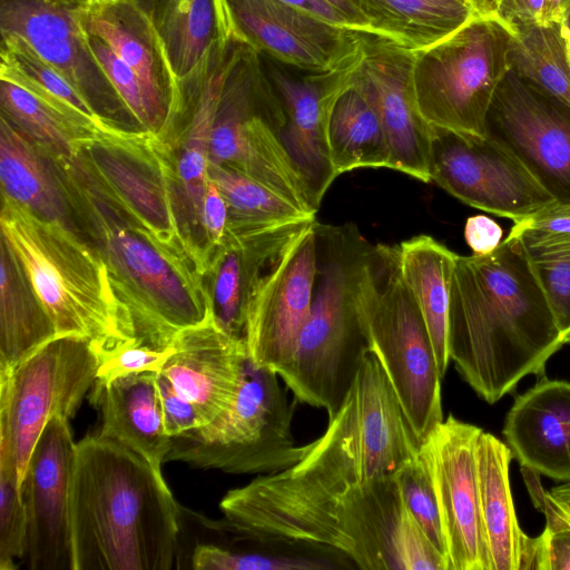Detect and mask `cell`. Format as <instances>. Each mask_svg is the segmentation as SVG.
Returning <instances> with one entry per match:
<instances>
[{"instance_id":"obj_1","label":"cell","mask_w":570,"mask_h":570,"mask_svg":"<svg viewBox=\"0 0 570 570\" xmlns=\"http://www.w3.org/2000/svg\"><path fill=\"white\" fill-rule=\"evenodd\" d=\"M564 343L520 240L509 234L487 255L456 256L449 355L463 381L493 404L542 374Z\"/></svg>"},{"instance_id":"obj_2","label":"cell","mask_w":570,"mask_h":570,"mask_svg":"<svg viewBox=\"0 0 570 570\" xmlns=\"http://www.w3.org/2000/svg\"><path fill=\"white\" fill-rule=\"evenodd\" d=\"M219 510L243 530L327 547L361 570H449L409 512L399 476L327 491L258 475L227 491Z\"/></svg>"},{"instance_id":"obj_3","label":"cell","mask_w":570,"mask_h":570,"mask_svg":"<svg viewBox=\"0 0 570 570\" xmlns=\"http://www.w3.org/2000/svg\"><path fill=\"white\" fill-rule=\"evenodd\" d=\"M73 570H169L180 504L161 472L98 434L76 442L70 485Z\"/></svg>"},{"instance_id":"obj_4","label":"cell","mask_w":570,"mask_h":570,"mask_svg":"<svg viewBox=\"0 0 570 570\" xmlns=\"http://www.w3.org/2000/svg\"><path fill=\"white\" fill-rule=\"evenodd\" d=\"M50 158L73 226L102 257L136 337L166 350L181 331L204 322L213 304L196 261L153 237L99 191L70 157Z\"/></svg>"},{"instance_id":"obj_5","label":"cell","mask_w":570,"mask_h":570,"mask_svg":"<svg viewBox=\"0 0 570 570\" xmlns=\"http://www.w3.org/2000/svg\"><path fill=\"white\" fill-rule=\"evenodd\" d=\"M0 227L59 337L89 341L100 362L137 340L102 257L73 226L39 217L1 195Z\"/></svg>"},{"instance_id":"obj_6","label":"cell","mask_w":570,"mask_h":570,"mask_svg":"<svg viewBox=\"0 0 570 570\" xmlns=\"http://www.w3.org/2000/svg\"><path fill=\"white\" fill-rule=\"evenodd\" d=\"M317 274L311 311L292 361L278 376L295 401L335 415L370 353L358 312L372 245L353 224H316Z\"/></svg>"},{"instance_id":"obj_7","label":"cell","mask_w":570,"mask_h":570,"mask_svg":"<svg viewBox=\"0 0 570 570\" xmlns=\"http://www.w3.org/2000/svg\"><path fill=\"white\" fill-rule=\"evenodd\" d=\"M419 446L380 362L368 353L324 433L305 444L294 465L267 475L282 484L341 491L399 476Z\"/></svg>"},{"instance_id":"obj_8","label":"cell","mask_w":570,"mask_h":570,"mask_svg":"<svg viewBox=\"0 0 570 570\" xmlns=\"http://www.w3.org/2000/svg\"><path fill=\"white\" fill-rule=\"evenodd\" d=\"M368 352L380 362L419 442L444 420L442 376L420 309L399 266V246L376 245L358 291Z\"/></svg>"},{"instance_id":"obj_9","label":"cell","mask_w":570,"mask_h":570,"mask_svg":"<svg viewBox=\"0 0 570 570\" xmlns=\"http://www.w3.org/2000/svg\"><path fill=\"white\" fill-rule=\"evenodd\" d=\"M512 38L509 27L484 12L449 37L413 50L412 94L434 130L485 136L490 106L510 70Z\"/></svg>"},{"instance_id":"obj_10","label":"cell","mask_w":570,"mask_h":570,"mask_svg":"<svg viewBox=\"0 0 570 570\" xmlns=\"http://www.w3.org/2000/svg\"><path fill=\"white\" fill-rule=\"evenodd\" d=\"M70 158L99 191L158 242L189 254L203 272L166 140L111 124Z\"/></svg>"},{"instance_id":"obj_11","label":"cell","mask_w":570,"mask_h":570,"mask_svg":"<svg viewBox=\"0 0 570 570\" xmlns=\"http://www.w3.org/2000/svg\"><path fill=\"white\" fill-rule=\"evenodd\" d=\"M277 373L248 360L232 406L214 421L171 438L166 462L230 474H272L298 462L289 403Z\"/></svg>"},{"instance_id":"obj_12","label":"cell","mask_w":570,"mask_h":570,"mask_svg":"<svg viewBox=\"0 0 570 570\" xmlns=\"http://www.w3.org/2000/svg\"><path fill=\"white\" fill-rule=\"evenodd\" d=\"M99 365L89 341L61 336L11 371L0 372V470L20 489L45 426L57 415L75 416Z\"/></svg>"},{"instance_id":"obj_13","label":"cell","mask_w":570,"mask_h":570,"mask_svg":"<svg viewBox=\"0 0 570 570\" xmlns=\"http://www.w3.org/2000/svg\"><path fill=\"white\" fill-rule=\"evenodd\" d=\"M316 224L308 222L287 242L247 305L248 357L277 374L292 361L311 311L317 274Z\"/></svg>"},{"instance_id":"obj_14","label":"cell","mask_w":570,"mask_h":570,"mask_svg":"<svg viewBox=\"0 0 570 570\" xmlns=\"http://www.w3.org/2000/svg\"><path fill=\"white\" fill-rule=\"evenodd\" d=\"M482 431L449 414L419 446L439 505L449 570H490L476 459Z\"/></svg>"},{"instance_id":"obj_15","label":"cell","mask_w":570,"mask_h":570,"mask_svg":"<svg viewBox=\"0 0 570 570\" xmlns=\"http://www.w3.org/2000/svg\"><path fill=\"white\" fill-rule=\"evenodd\" d=\"M431 181L462 203L513 223L554 202L518 158L488 136L435 130Z\"/></svg>"},{"instance_id":"obj_16","label":"cell","mask_w":570,"mask_h":570,"mask_svg":"<svg viewBox=\"0 0 570 570\" xmlns=\"http://www.w3.org/2000/svg\"><path fill=\"white\" fill-rule=\"evenodd\" d=\"M485 136L510 151L558 203H570V108L511 69L490 106Z\"/></svg>"},{"instance_id":"obj_17","label":"cell","mask_w":570,"mask_h":570,"mask_svg":"<svg viewBox=\"0 0 570 570\" xmlns=\"http://www.w3.org/2000/svg\"><path fill=\"white\" fill-rule=\"evenodd\" d=\"M242 42L243 39L235 38L214 46L199 65L180 79V108L158 135L171 147L191 239L204 269L206 245L202 206L209 180V141L223 90Z\"/></svg>"},{"instance_id":"obj_18","label":"cell","mask_w":570,"mask_h":570,"mask_svg":"<svg viewBox=\"0 0 570 570\" xmlns=\"http://www.w3.org/2000/svg\"><path fill=\"white\" fill-rule=\"evenodd\" d=\"M76 442L70 420L57 415L37 441L22 483L27 533L22 561L29 570H73L70 485Z\"/></svg>"},{"instance_id":"obj_19","label":"cell","mask_w":570,"mask_h":570,"mask_svg":"<svg viewBox=\"0 0 570 570\" xmlns=\"http://www.w3.org/2000/svg\"><path fill=\"white\" fill-rule=\"evenodd\" d=\"M80 6L71 0H1L0 32L26 40L98 114L117 122L115 116L128 114L94 57Z\"/></svg>"},{"instance_id":"obj_20","label":"cell","mask_w":570,"mask_h":570,"mask_svg":"<svg viewBox=\"0 0 570 570\" xmlns=\"http://www.w3.org/2000/svg\"><path fill=\"white\" fill-rule=\"evenodd\" d=\"M243 39L259 53L325 75L358 60L367 36L333 24L279 0H227Z\"/></svg>"},{"instance_id":"obj_21","label":"cell","mask_w":570,"mask_h":570,"mask_svg":"<svg viewBox=\"0 0 570 570\" xmlns=\"http://www.w3.org/2000/svg\"><path fill=\"white\" fill-rule=\"evenodd\" d=\"M413 50L368 37L360 73L375 99L390 146V168L431 181L435 130L421 117L411 89Z\"/></svg>"},{"instance_id":"obj_22","label":"cell","mask_w":570,"mask_h":570,"mask_svg":"<svg viewBox=\"0 0 570 570\" xmlns=\"http://www.w3.org/2000/svg\"><path fill=\"white\" fill-rule=\"evenodd\" d=\"M87 32L98 37L138 77L158 134L181 105V85L166 47L139 0L80 6Z\"/></svg>"},{"instance_id":"obj_23","label":"cell","mask_w":570,"mask_h":570,"mask_svg":"<svg viewBox=\"0 0 570 570\" xmlns=\"http://www.w3.org/2000/svg\"><path fill=\"white\" fill-rule=\"evenodd\" d=\"M171 346L161 373L194 404L204 425L219 417L243 382L249 360L244 337L222 327L213 309L204 322L181 331Z\"/></svg>"},{"instance_id":"obj_24","label":"cell","mask_w":570,"mask_h":570,"mask_svg":"<svg viewBox=\"0 0 570 570\" xmlns=\"http://www.w3.org/2000/svg\"><path fill=\"white\" fill-rule=\"evenodd\" d=\"M362 58L337 71L312 73L303 79H295L277 69L272 70L286 116L283 139L317 209L337 177L328 141L331 110Z\"/></svg>"},{"instance_id":"obj_25","label":"cell","mask_w":570,"mask_h":570,"mask_svg":"<svg viewBox=\"0 0 570 570\" xmlns=\"http://www.w3.org/2000/svg\"><path fill=\"white\" fill-rule=\"evenodd\" d=\"M502 434L520 466L570 481V382L542 377L518 395Z\"/></svg>"},{"instance_id":"obj_26","label":"cell","mask_w":570,"mask_h":570,"mask_svg":"<svg viewBox=\"0 0 570 570\" xmlns=\"http://www.w3.org/2000/svg\"><path fill=\"white\" fill-rule=\"evenodd\" d=\"M311 220L225 234L208 259L204 278L215 317L227 332L244 337L247 305L257 283L287 242Z\"/></svg>"},{"instance_id":"obj_27","label":"cell","mask_w":570,"mask_h":570,"mask_svg":"<svg viewBox=\"0 0 570 570\" xmlns=\"http://www.w3.org/2000/svg\"><path fill=\"white\" fill-rule=\"evenodd\" d=\"M195 543L188 556L194 570H340L354 569L342 553L327 547L261 535L243 530L225 517L206 522L214 535Z\"/></svg>"},{"instance_id":"obj_28","label":"cell","mask_w":570,"mask_h":570,"mask_svg":"<svg viewBox=\"0 0 570 570\" xmlns=\"http://www.w3.org/2000/svg\"><path fill=\"white\" fill-rule=\"evenodd\" d=\"M512 458L507 443L482 431L476 459L490 570H535L537 541L520 528L511 494L509 468Z\"/></svg>"},{"instance_id":"obj_29","label":"cell","mask_w":570,"mask_h":570,"mask_svg":"<svg viewBox=\"0 0 570 570\" xmlns=\"http://www.w3.org/2000/svg\"><path fill=\"white\" fill-rule=\"evenodd\" d=\"M90 401L101 414L97 434L120 443L161 472L171 438L164 428L156 373L130 374L109 385L95 383Z\"/></svg>"},{"instance_id":"obj_30","label":"cell","mask_w":570,"mask_h":570,"mask_svg":"<svg viewBox=\"0 0 570 570\" xmlns=\"http://www.w3.org/2000/svg\"><path fill=\"white\" fill-rule=\"evenodd\" d=\"M1 116L45 153L72 157L112 120H96L52 96L0 79Z\"/></svg>"},{"instance_id":"obj_31","label":"cell","mask_w":570,"mask_h":570,"mask_svg":"<svg viewBox=\"0 0 570 570\" xmlns=\"http://www.w3.org/2000/svg\"><path fill=\"white\" fill-rule=\"evenodd\" d=\"M158 31L175 73L187 77L216 45L242 38L227 0H139Z\"/></svg>"},{"instance_id":"obj_32","label":"cell","mask_w":570,"mask_h":570,"mask_svg":"<svg viewBox=\"0 0 570 570\" xmlns=\"http://www.w3.org/2000/svg\"><path fill=\"white\" fill-rule=\"evenodd\" d=\"M399 246V266L425 323L439 372L450 365L449 307L458 254L429 235H417Z\"/></svg>"},{"instance_id":"obj_33","label":"cell","mask_w":570,"mask_h":570,"mask_svg":"<svg viewBox=\"0 0 570 570\" xmlns=\"http://www.w3.org/2000/svg\"><path fill=\"white\" fill-rule=\"evenodd\" d=\"M328 141L337 177L360 168H390V146L360 66L333 104Z\"/></svg>"},{"instance_id":"obj_34","label":"cell","mask_w":570,"mask_h":570,"mask_svg":"<svg viewBox=\"0 0 570 570\" xmlns=\"http://www.w3.org/2000/svg\"><path fill=\"white\" fill-rule=\"evenodd\" d=\"M59 337L20 259L0 236V372Z\"/></svg>"},{"instance_id":"obj_35","label":"cell","mask_w":570,"mask_h":570,"mask_svg":"<svg viewBox=\"0 0 570 570\" xmlns=\"http://www.w3.org/2000/svg\"><path fill=\"white\" fill-rule=\"evenodd\" d=\"M0 184L1 195L39 217L59 219L73 226L69 205L51 158L2 116Z\"/></svg>"},{"instance_id":"obj_36","label":"cell","mask_w":570,"mask_h":570,"mask_svg":"<svg viewBox=\"0 0 570 570\" xmlns=\"http://www.w3.org/2000/svg\"><path fill=\"white\" fill-rule=\"evenodd\" d=\"M368 18L397 45L429 47L484 13L478 0H355Z\"/></svg>"},{"instance_id":"obj_37","label":"cell","mask_w":570,"mask_h":570,"mask_svg":"<svg viewBox=\"0 0 570 570\" xmlns=\"http://www.w3.org/2000/svg\"><path fill=\"white\" fill-rule=\"evenodd\" d=\"M509 63L528 85L570 108V58L562 23L513 29Z\"/></svg>"},{"instance_id":"obj_38","label":"cell","mask_w":570,"mask_h":570,"mask_svg":"<svg viewBox=\"0 0 570 570\" xmlns=\"http://www.w3.org/2000/svg\"><path fill=\"white\" fill-rule=\"evenodd\" d=\"M208 178L216 185L227 205L226 234H245L316 218L230 166L209 163Z\"/></svg>"},{"instance_id":"obj_39","label":"cell","mask_w":570,"mask_h":570,"mask_svg":"<svg viewBox=\"0 0 570 570\" xmlns=\"http://www.w3.org/2000/svg\"><path fill=\"white\" fill-rule=\"evenodd\" d=\"M522 244L553 313L564 344L570 343V236L510 230Z\"/></svg>"},{"instance_id":"obj_40","label":"cell","mask_w":570,"mask_h":570,"mask_svg":"<svg viewBox=\"0 0 570 570\" xmlns=\"http://www.w3.org/2000/svg\"><path fill=\"white\" fill-rule=\"evenodd\" d=\"M532 503L546 515V528L537 539L535 570H570V510L554 500L540 475L521 466Z\"/></svg>"},{"instance_id":"obj_41","label":"cell","mask_w":570,"mask_h":570,"mask_svg":"<svg viewBox=\"0 0 570 570\" xmlns=\"http://www.w3.org/2000/svg\"><path fill=\"white\" fill-rule=\"evenodd\" d=\"M87 33L94 57L129 117L137 124L139 129L158 134L138 77L108 45L98 37L89 32Z\"/></svg>"},{"instance_id":"obj_42","label":"cell","mask_w":570,"mask_h":570,"mask_svg":"<svg viewBox=\"0 0 570 570\" xmlns=\"http://www.w3.org/2000/svg\"><path fill=\"white\" fill-rule=\"evenodd\" d=\"M399 481L409 512L432 546L446 559V548L436 497L430 474L419 453L401 471Z\"/></svg>"},{"instance_id":"obj_43","label":"cell","mask_w":570,"mask_h":570,"mask_svg":"<svg viewBox=\"0 0 570 570\" xmlns=\"http://www.w3.org/2000/svg\"><path fill=\"white\" fill-rule=\"evenodd\" d=\"M27 512L16 479L0 470V570L17 569L16 560L24 552Z\"/></svg>"},{"instance_id":"obj_44","label":"cell","mask_w":570,"mask_h":570,"mask_svg":"<svg viewBox=\"0 0 570 570\" xmlns=\"http://www.w3.org/2000/svg\"><path fill=\"white\" fill-rule=\"evenodd\" d=\"M173 353V346L156 350L142 344L138 338L105 356L97 372V384L109 385L119 377L141 372H161Z\"/></svg>"},{"instance_id":"obj_45","label":"cell","mask_w":570,"mask_h":570,"mask_svg":"<svg viewBox=\"0 0 570 570\" xmlns=\"http://www.w3.org/2000/svg\"><path fill=\"white\" fill-rule=\"evenodd\" d=\"M165 432L175 438L198 429L204 422L191 402L180 395L170 380L161 372L156 373Z\"/></svg>"},{"instance_id":"obj_46","label":"cell","mask_w":570,"mask_h":570,"mask_svg":"<svg viewBox=\"0 0 570 570\" xmlns=\"http://www.w3.org/2000/svg\"><path fill=\"white\" fill-rule=\"evenodd\" d=\"M227 220L228 210L226 202L216 185L209 179L202 206V229L206 245V266L212 253L224 240Z\"/></svg>"},{"instance_id":"obj_47","label":"cell","mask_w":570,"mask_h":570,"mask_svg":"<svg viewBox=\"0 0 570 570\" xmlns=\"http://www.w3.org/2000/svg\"><path fill=\"white\" fill-rule=\"evenodd\" d=\"M485 12H490L513 29L546 23L547 0H482Z\"/></svg>"},{"instance_id":"obj_48","label":"cell","mask_w":570,"mask_h":570,"mask_svg":"<svg viewBox=\"0 0 570 570\" xmlns=\"http://www.w3.org/2000/svg\"><path fill=\"white\" fill-rule=\"evenodd\" d=\"M511 229L544 235L570 236V203L553 202L533 215L514 222Z\"/></svg>"},{"instance_id":"obj_49","label":"cell","mask_w":570,"mask_h":570,"mask_svg":"<svg viewBox=\"0 0 570 570\" xmlns=\"http://www.w3.org/2000/svg\"><path fill=\"white\" fill-rule=\"evenodd\" d=\"M502 228L492 218L484 215L466 219L464 237L474 255L492 253L501 243Z\"/></svg>"},{"instance_id":"obj_50","label":"cell","mask_w":570,"mask_h":570,"mask_svg":"<svg viewBox=\"0 0 570 570\" xmlns=\"http://www.w3.org/2000/svg\"><path fill=\"white\" fill-rule=\"evenodd\" d=\"M333 24L358 32L355 24L326 0H279ZM360 33V32H358ZM362 35V33H361ZM365 36V35H364Z\"/></svg>"},{"instance_id":"obj_51","label":"cell","mask_w":570,"mask_h":570,"mask_svg":"<svg viewBox=\"0 0 570 570\" xmlns=\"http://www.w3.org/2000/svg\"><path fill=\"white\" fill-rule=\"evenodd\" d=\"M344 13L356 27L360 33L389 40L385 35L368 18L355 0H326ZM390 41V40H389Z\"/></svg>"},{"instance_id":"obj_52","label":"cell","mask_w":570,"mask_h":570,"mask_svg":"<svg viewBox=\"0 0 570 570\" xmlns=\"http://www.w3.org/2000/svg\"><path fill=\"white\" fill-rule=\"evenodd\" d=\"M570 9V0H547L546 23H562Z\"/></svg>"},{"instance_id":"obj_53","label":"cell","mask_w":570,"mask_h":570,"mask_svg":"<svg viewBox=\"0 0 570 570\" xmlns=\"http://www.w3.org/2000/svg\"><path fill=\"white\" fill-rule=\"evenodd\" d=\"M548 492L554 500L570 510V481L553 487Z\"/></svg>"},{"instance_id":"obj_54","label":"cell","mask_w":570,"mask_h":570,"mask_svg":"<svg viewBox=\"0 0 570 570\" xmlns=\"http://www.w3.org/2000/svg\"><path fill=\"white\" fill-rule=\"evenodd\" d=\"M71 1L82 4V6H91V4L108 3V2L116 1V0H71Z\"/></svg>"},{"instance_id":"obj_55","label":"cell","mask_w":570,"mask_h":570,"mask_svg":"<svg viewBox=\"0 0 570 570\" xmlns=\"http://www.w3.org/2000/svg\"><path fill=\"white\" fill-rule=\"evenodd\" d=\"M562 30H563V35H564V38H566L567 49H568V53H569V58H570V33H569V31L563 27V24H562Z\"/></svg>"},{"instance_id":"obj_56","label":"cell","mask_w":570,"mask_h":570,"mask_svg":"<svg viewBox=\"0 0 570 570\" xmlns=\"http://www.w3.org/2000/svg\"><path fill=\"white\" fill-rule=\"evenodd\" d=\"M562 24L570 33V9L566 13Z\"/></svg>"},{"instance_id":"obj_57","label":"cell","mask_w":570,"mask_h":570,"mask_svg":"<svg viewBox=\"0 0 570 570\" xmlns=\"http://www.w3.org/2000/svg\"><path fill=\"white\" fill-rule=\"evenodd\" d=\"M478 1H479V2L481 3V6H482V0H478ZM482 7H483V6H482Z\"/></svg>"},{"instance_id":"obj_58","label":"cell","mask_w":570,"mask_h":570,"mask_svg":"<svg viewBox=\"0 0 570 570\" xmlns=\"http://www.w3.org/2000/svg\"><path fill=\"white\" fill-rule=\"evenodd\" d=\"M483 4V3H482Z\"/></svg>"}]
</instances>
